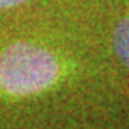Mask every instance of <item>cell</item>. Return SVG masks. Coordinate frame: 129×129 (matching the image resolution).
<instances>
[{
    "label": "cell",
    "instance_id": "cell-2",
    "mask_svg": "<svg viewBox=\"0 0 129 129\" xmlns=\"http://www.w3.org/2000/svg\"><path fill=\"white\" fill-rule=\"evenodd\" d=\"M113 45H115V50L120 61L129 68V16L117 25L115 36H113Z\"/></svg>",
    "mask_w": 129,
    "mask_h": 129
},
{
    "label": "cell",
    "instance_id": "cell-3",
    "mask_svg": "<svg viewBox=\"0 0 129 129\" xmlns=\"http://www.w3.org/2000/svg\"><path fill=\"white\" fill-rule=\"evenodd\" d=\"M27 0H0V11L2 9H11V7H16L20 4H25Z\"/></svg>",
    "mask_w": 129,
    "mask_h": 129
},
{
    "label": "cell",
    "instance_id": "cell-1",
    "mask_svg": "<svg viewBox=\"0 0 129 129\" xmlns=\"http://www.w3.org/2000/svg\"><path fill=\"white\" fill-rule=\"evenodd\" d=\"M61 75L57 57L34 43H14L0 56V90L13 97H30L52 88Z\"/></svg>",
    "mask_w": 129,
    "mask_h": 129
}]
</instances>
